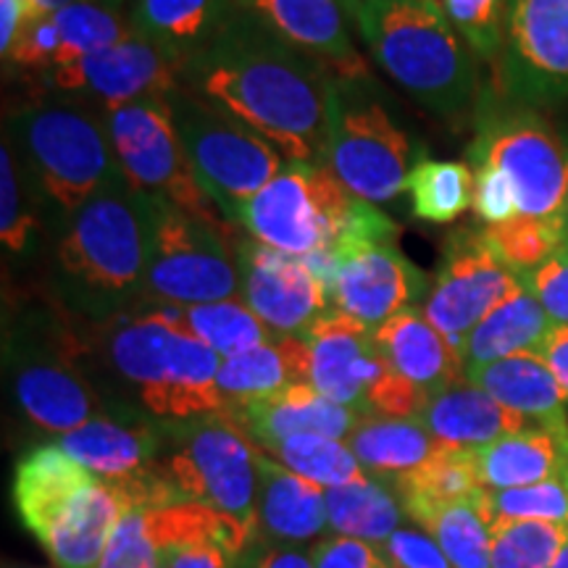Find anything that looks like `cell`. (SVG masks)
<instances>
[{
	"label": "cell",
	"mask_w": 568,
	"mask_h": 568,
	"mask_svg": "<svg viewBox=\"0 0 568 568\" xmlns=\"http://www.w3.org/2000/svg\"><path fill=\"white\" fill-rule=\"evenodd\" d=\"M539 355L550 366V372L556 374L558 385L564 387L568 397V324H552L550 335L545 337L542 347H539Z\"/></svg>",
	"instance_id": "cell-50"
},
{
	"label": "cell",
	"mask_w": 568,
	"mask_h": 568,
	"mask_svg": "<svg viewBox=\"0 0 568 568\" xmlns=\"http://www.w3.org/2000/svg\"><path fill=\"white\" fill-rule=\"evenodd\" d=\"M468 161L508 176L521 216L564 224L568 151L537 109L506 95H481Z\"/></svg>",
	"instance_id": "cell-10"
},
{
	"label": "cell",
	"mask_w": 568,
	"mask_h": 568,
	"mask_svg": "<svg viewBox=\"0 0 568 568\" xmlns=\"http://www.w3.org/2000/svg\"><path fill=\"white\" fill-rule=\"evenodd\" d=\"M19 172V159L13 153L11 142L6 140L3 148H0V237H3L6 251L13 255L27 253L32 247L34 230H38V219L32 213V195L24 193L27 180H21Z\"/></svg>",
	"instance_id": "cell-44"
},
{
	"label": "cell",
	"mask_w": 568,
	"mask_h": 568,
	"mask_svg": "<svg viewBox=\"0 0 568 568\" xmlns=\"http://www.w3.org/2000/svg\"><path fill=\"white\" fill-rule=\"evenodd\" d=\"M274 460L295 471L297 477L314 481V485L332 489L347 481L364 477L366 468L355 458L345 439H332L322 435H295L264 447Z\"/></svg>",
	"instance_id": "cell-37"
},
{
	"label": "cell",
	"mask_w": 568,
	"mask_h": 568,
	"mask_svg": "<svg viewBox=\"0 0 568 568\" xmlns=\"http://www.w3.org/2000/svg\"><path fill=\"white\" fill-rule=\"evenodd\" d=\"M301 339L308 351V385L358 416L372 414L368 395L387 368L376 329L329 308Z\"/></svg>",
	"instance_id": "cell-20"
},
{
	"label": "cell",
	"mask_w": 568,
	"mask_h": 568,
	"mask_svg": "<svg viewBox=\"0 0 568 568\" xmlns=\"http://www.w3.org/2000/svg\"><path fill=\"white\" fill-rule=\"evenodd\" d=\"M13 397L34 426L61 437L98 414V395L74 366V339L42 311H30L6 337Z\"/></svg>",
	"instance_id": "cell-13"
},
{
	"label": "cell",
	"mask_w": 568,
	"mask_h": 568,
	"mask_svg": "<svg viewBox=\"0 0 568 568\" xmlns=\"http://www.w3.org/2000/svg\"><path fill=\"white\" fill-rule=\"evenodd\" d=\"M376 345L387 366L426 397H435L464 379L460 353L439 335L418 305L382 324L376 329Z\"/></svg>",
	"instance_id": "cell-23"
},
{
	"label": "cell",
	"mask_w": 568,
	"mask_h": 568,
	"mask_svg": "<svg viewBox=\"0 0 568 568\" xmlns=\"http://www.w3.org/2000/svg\"><path fill=\"white\" fill-rule=\"evenodd\" d=\"M153 195L119 176L69 216L59 240L55 282L71 308L116 318L145 287L153 243Z\"/></svg>",
	"instance_id": "cell-2"
},
{
	"label": "cell",
	"mask_w": 568,
	"mask_h": 568,
	"mask_svg": "<svg viewBox=\"0 0 568 568\" xmlns=\"http://www.w3.org/2000/svg\"><path fill=\"white\" fill-rule=\"evenodd\" d=\"M103 122L122 174L132 187L222 226V211L195 180L166 98H142L105 109Z\"/></svg>",
	"instance_id": "cell-15"
},
{
	"label": "cell",
	"mask_w": 568,
	"mask_h": 568,
	"mask_svg": "<svg viewBox=\"0 0 568 568\" xmlns=\"http://www.w3.org/2000/svg\"><path fill=\"white\" fill-rule=\"evenodd\" d=\"M564 479H566V485H568V466H566V474H564Z\"/></svg>",
	"instance_id": "cell-57"
},
{
	"label": "cell",
	"mask_w": 568,
	"mask_h": 568,
	"mask_svg": "<svg viewBox=\"0 0 568 568\" xmlns=\"http://www.w3.org/2000/svg\"><path fill=\"white\" fill-rule=\"evenodd\" d=\"M174 453L166 479L176 500L216 510L251 545L258 531V447L230 410L169 424Z\"/></svg>",
	"instance_id": "cell-8"
},
{
	"label": "cell",
	"mask_w": 568,
	"mask_h": 568,
	"mask_svg": "<svg viewBox=\"0 0 568 568\" xmlns=\"http://www.w3.org/2000/svg\"><path fill=\"white\" fill-rule=\"evenodd\" d=\"M258 531L276 545H301L329 531L326 489L297 477L258 447Z\"/></svg>",
	"instance_id": "cell-26"
},
{
	"label": "cell",
	"mask_w": 568,
	"mask_h": 568,
	"mask_svg": "<svg viewBox=\"0 0 568 568\" xmlns=\"http://www.w3.org/2000/svg\"><path fill=\"white\" fill-rule=\"evenodd\" d=\"M316 568H395L387 552L353 537L326 535L311 548Z\"/></svg>",
	"instance_id": "cell-47"
},
{
	"label": "cell",
	"mask_w": 568,
	"mask_h": 568,
	"mask_svg": "<svg viewBox=\"0 0 568 568\" xmlns=\"http://www.w3.org/2000/svg\"><path fill=\"white\" fill-rule=\"evenodd\" d=\"M397 234L400 230L387 213L355 197L337 240L326 247L335 266L326 290L332 308L379 329L429 295V276L406 258Z\"/></svg>",
	"instance_id": "cell-7"
},
{
	"label": "cell",
	"mask_w": 568,
	"mask_h": 568,
	"mask_svg": "<svg viewBox=\"0 0 568 568\" xmlns=\"http://www.w3.org/2000/svg\"><path fill=\"white\" fill-rule=\"evenodd\" d=\"M234 9V0H134L130 27L184 67L222 32Z\"/></svg>",
	"instance_id": "cell-29"
},
{
	"label": "cell",
	"mask_w": 568,
	"mask_h": 568,
	"mask_svg": "<svg viewBox=\"0 0 568 568\" xmlns=\"http://www.w3.org/2000/svg\"><path fill=\"white\" fill-rule=\"evenodd\" d=\"M27 19H30L27 0H0V53H3V59L9 55Z\"/></svg>",
	"instance_id": "cell-51"
},
{
	"label": "cell",
	"mask_w": 568,
	"mask_h": 568,
	"mask_svg": "<svg viewBox=\"0 0 568 568\" xmlns=\"http://www.w3.org/2000/svg\"><path fill=\"white\" fill-rule=\"evenodd\" d=\"M182 316L184 326H187L203 345H209L213 353L222 355V358H232V355L245 353L251 351V347H258L276 337L268 332V326L247 308L243 297L190 305V308H182Z\"/></svg>",
	"instance_id": "cell-38"
},
{
	"label": "cell",
	"mask_w": 568,
	"mask_h": 568,
	"mask_svg": "<svg viewBox=\"0 0 568 568\" xmlns=\"http://www.w3.org/2000/svg\"><path fill=\"white\" fill-rule=\"evenodd\" d=\"M13 503L55 568H98L126 503L59 445L27 453L13 471Z\"/></svg>",
	"instance_id": "cell-4"
},
{
	"label": "cell",
	"mask_w": 568,
	"mask_h": 568,
	"mask_svg": "<svg viewBox=\"0 0 568 568\" xmlns=\"http://www.w3.org/2000/svg\"><path fill=\"white\" fill-rule=\"evenodd\" d=\"M464 376L527 422L568 435V397L539 353H518L493 364L466 368Z\"/></svg>",
	"instance_id": "cell-25"
},
{
	"label": "cell",
	"mask_w": 568,
	"mask_h": 568,
	"mask_svg": "<svg viewBox=\"0 0 568 568\" xmlns=\"http://www.w3.org/2000/svg\"><path fill=\"white\" fill-rule=\"evenodd\" d=\"M564 245H568V180H566V201H564Z\"/></svg>",
	"instance_id": "cell-55"
},
{
	"label": "cell",
	"mask_w": 568,
	"mask_h": 568,
	"mask_svg": "<svg viewBox=\"0 0 568 568\" xmlns=\"http://www.w3.org/2000/svg\"><path fill=\"white\" fill-rule=\"evenodd\" d=\"M71 458L80 460L95 477L122 481L151 471L155 453L161 447L159 432L132 414L95 416L80 429L55 437Z\"/></svg>",
	"instance_id": "cell-24"
},
{
	"label": "cell",
	"mask_w": 568,
	"mask_h": 568,
	"mask_svg": "<svg viewBox=\"0 0 568 568\" xmlns=\"http://www.w3.org/2000/svg\"><path fill=\"white\" fill-rule=\"evenodd\" d=\"M445 13L479 61L500 59L508 0H445Z\"/></svg>",
	"instance_id": "cell-43"
},
{
	"label": "cell",
	"mask_w": 568,
	"mask_h": 568,
	"mask_svg": "<svg viewBox=\"0 0 568 568\" xmlns=\"http://www.w3.org/2000/svg\"><path fill=\"white\" fill-rule=\"evenodd\" d=\"M159 566V550L148 529V508L126 506L111 531L98 568H153Z\"/></svg>",
	"instance_id": "cell-45"
},
{
	"label": "cell",
	"mask_w": 568,
	"mask_h": 568,
	"mask_svg": "<svg viewBox=\"0 0 568 568\" xmlns=\"http://www.w3.org/2000/svg\"><path fill=\"white\" fill-rule=\"evenodd\" d=\"M521 280L552 324H568V245L558 247L535 272L521 274Z\"/></svg>",
	"instance_id": "cell-46"
},
{
	"label": "cell",
	"mask_w": 568,
	"mask_h": 568,
	"mask_svg": "<svg viewBox=\"0 0 568 568\" xmlns=\"http://www.w3.org/2000/svg\"><path fill=\"white\" fill-rule=\"evenodd\" d=\"M230 416L261 450L295 435L347 439L361 422L355 410L337 406L335 400L324 397L308 382L282 389V393L266 397V400L234 408L230 410Z\"/></svg>",
	"instance_id": "cell-22"
},
{
	"label": "cell",
	"mask_w": 568,
	"mask_h": 568,
	"mask_svg": "<svg viewBox=\"0 0 568 568\" xmlns=\"http://www.w3.org/2000/svg\"><path fill=\"white\" fill-rule=\"evenodd\" d=\"M382 550L395 568H456L424 529H397Z\"/></svg>",
	"instance_id": "cell-49"
},
{
	"label": "cell",
	"mask_w": 568,
	"mask_h": 568,
	"mask_svg": "<svg viewBox=\"0 0 568 568\" xmlns=\"http://www.w3.org/2000/svg\"><path fill=\"white\" fill-rule=\"evenodd\" d=\"M180 82L258 132L284 159L326 163L335 77L253 13L234 9L222 32L184 63Z\"/></svg>",
	"instance_id": "cell-1"
},
{
	"label": "cell",
	"mask_w": 568,
	"mask_h": 568,
	"mask_svg": "<svg viewBox=\"0 0 568 568\" xmlns=\"http://www.w3.org/2000/svg\"><path fill=\"white\" fill-rule=\"evenodd\" d=\"M353 201L329 163L287 161V166L245 203L237 224L258 243L305 258L332 247Z\"/></svg>",
	"instance_id": "cell-14"
},
{
	"label": "cell",
	"mask_w": 568,
	"mask_h": 568,
	"mask_svg": "<svg viewBox=\"0 0 568 568\" xmlns=\"http://www.w3.org/2000/svg\"><path fill=\"white\" fill-rule=\"evenodd\" d=\"M361 466L376 477H400L426 464L439 445L418 418L368 414L345 439Z\"/></svg>",
	"instance_id": "cell-33"
},
{
	"label": "cell",
	"mask_w": 568,
	"mask_h": 568,
	"mask_svg": "<svg viewBox=\"0 0 568 568\" xmlns=\"http://www.w3.org/2000/svg\"><path fill=\"white\" fill-rule=\"evenodd\" d=\"M234 6L322 61L335 80H368L347 21L353 0H234Z\"/></svg>",
	"instance_id": "cell-21"
},
{
	"label": "cell",
	"mask_w": 568,
	"mask_h": 568,
	"mask_svg": "<svg viewBox=\"0 0 568 568\" xmlns=\"http://www.w3.org/2000/svg\"><path fill=\"white\" fill-rule=\"evenodd\" d=\"M308 382V351L301 337H274L222 361L216 385L226 410L266 400L282 389Z\"/></svg>",
	"instance_id": "cell-30"
},
{
	"label": "cell",
	"mask_w": 568,
	"mask_h": 568,
	"mask_svg": "<svg viewBox=\"0 0 568 568\" xmlns=\"http://www.w3.org/2000/svg\"><path fill=\"white\" fill-rule=\"evenodd\" d=\"M368 80H335L329 98L326 163L358 201L379 205L406 190L410 169L424 159L385 103L366 90Z\"/></svg>",
	"instance_id": "cell-11"
},
{
	"label": "cell",
	"mask_w": 568,
	"mask_h": 568,
	"mask_svg": "<svg viewBox=\"0 0 568 568\" xmlns=\"http://www.w3.org/2000/svg\"><path fill=\"white\" fill-rule=\"evenodd\" d=\"M550 329V316L545 314L527 284H521L514 295L489 311L477 329L466 337L460 347L464 372L518 353H539Z\"/></svg>",
	"instance_id": "cell-31"
},
{
	"label": "cell",
	"mask_w": 568,
	"mask_h": 568,
	"mask_svg": "<svg viewBox=\"0 0 568 568\" xmlns=\"http://www.w3.org/2000/svg\"><path fill=\"white\" fill-rule=\"evenodd\" d=\"M240 297L276 337H301L332 308L324 284L308 264L255 237L234 234Z\"/></svg>",
	"instance_id": "cell-18"
},
{
	"label": "cell",
	"mask_w": 568,
	"mask_h": 568,
	"mask_svg": "<svg viewBox=\"0 0 568 568\" xmlns=\"http://www.w3.org/2000/svg\"><path fill=\"white\" fill-rule=\"evenodd\" d=\"M166 101L197 184L226 222L237 224L245 203L261 193L287 161L258 132L205 103L182 82Z\"/></svg>",
	"instance_id": "cell-9"
},
{
	"label": "cell",
	"mask_w": 568,
	"mask_h": 568,
	"mask_svg": "<svg viewBox=\"0 0 568 568\" xmlns=\"http://www.w3.org/2000/svg\"><path fill=\"white\" fill-rule=\"evenodd\" d=\"M485 503L493 521H545L568 527V485L564 477L495 493L487 489Z\"/></svg>",
	"instance_id": "cell-42"
},
{
	"label": "cell",
	"mask_w": 568,
	"mask_h": 568,
	"mask_svg": "<svg viewBox=\"0 0 568 568\" xmlns=\"http://www.w3.org/2000/svg\"><path fill=\"white\" fill-rule=\"evenodd\" d=\"M53 19L61 34L59 67H69V63L88 59L92 53L105 51V48L116 45L132 32L111 9L90 3V0H77L67 9L55 11Z\"/></svg>",
	"instance_id": "cell-40"
},
{
	"label": "cell",
	"mask_w": 568,
	"mask_h": 568,
	"mask_svg": "<svg viewBox=\"0 0 568 568\" xmlns=\"http://www.w3.org/2000/svg\"><path fill=\"white\" fill-rule=\"evenodd\" d=\"M153 568H163V566H161V564H159V566H153Z\"/></svg>",
	"instance_id": "cell-58"
},
{
	"label": "cell",
	"mask_w": 568,
	"mask_h": 568,
	"mask_svg": "<svg viewBox=\"0 0 568 568\" xmlns=\"http://www.w3.org/2000/svg\"><path fill=\"white\" fill-rule=\"evenodd\" d=\"M487 489L464 500L445 503L416 518L426 535L439 545L456 568H493L489 566V529L493 518L485 503Z\"/></svg>",
	"instance_id": "cell-35"
},
{
	"label": "cell",
	"mask_w": 568,
	"mask_h": 568,
	"mask_svg": "<svg viewBox=\"0 0 568 568\" xmlns=\"http://www.w3.org/2000/svg\"><path fill=\"white\" fill-rule=\"evenodd\" d=\"M27 3H30V17H34V13H55L77 0H27Z\"/></svg>",
	"instance_id": "cell-53"
},
{
	"label": "cell",
	"mask_w": 568,
	"mask_h": 568,
	"mask_svg": "<svg viewBox=\"0 0 568 568\" xmlns=\"http://www.w3.org/2000/svg\"><path fill=\"white\" fill-rule=\"evenodd\" d=\"M90 3H98V6H103V9H119V6L124 3V0H90Z\"/></svg>",
	"instance_id": "cell-56"
},
{
	"label": "cell",
	"mask_w": 568,
	"mask_h": 568,
	"mask_svg": "<svg viewBox=\"0 0 568 568\" xmlns=\"http://www.w3.org/2000/svg\"><path fill=\"white\" fill-rule=\"evenodd\" d=\"M418 422L432 432L437 443L468 447V450H477V447H485L510 435V432L529 426L527 418L500 406L493 395L471 385L466 376L443 393L429 397L418 414Z\"/></svg>",
	"instance_id": "cell-27"
},
{
	"label": "cell",
	"mask_w": 568,
	"mask_h": 568,
	"mask_svg": "<svg viewBox=\"0 0 568 568\" xmlns=\"http://www.w3.org/2000/svg\"><path fill=\"white\" fill-rule=\"evenodd\" d=\"M400 497L403 510L410 521L426 510L445 506V503L464 500V497L479 495L481 481L477 471V458L468 447L439 445V450L426 464L400 477H387Z\"/></svg>",
	"instance_id": "cell-34"
},
{
	"label": "cell",
	"mask_w": 568,
	"mask_h": 568,
	"mask_svg": "<svg viewBox=\"0 0 568 568\" xmlns=\"http://www.w3.org/2000/svg\"><path fill=\"white\" fill-rule=\"evenodd\" d=\"M481 487L514 489L558 479L568 466V435L548 426H524L474 450Z\"/></svg>",
	"instance_id": "cell-28"
},
{
	"label": "cell",
	"mask_w": 568,
	"mask_h": 568,
	"mask_svg": "<svg viewBox=\"0 0 568 568\" xmlns=\"http://www.w3.org/2000/svg\"><path fill=\"white\" fill-rule=\"evenodd\" d=\"M105 351L113 372L138 389L140 403L159 422L176 424L226 410L216 385L224 358L184 326L182 308L155 305L119 318Z\"/></svg>",
	"instance_id": "cell-5"
},
{
	"label": "cell",
	"mask_w": 568,
	"mask_h": 568,
	"mask_svg": "<svg viewBox=\"0 0 568 568\" xmlns=\"http://www.w3.org/2000/svg\"><path fill=\"white\" fill-rule=\"evenodd\" d=\"M521 274L487 245L485 230L460 226L445 240L424 314L460 353L481 318L521 287Z\"/></svg>",
	"instance_id": "cell-16"
},
{
	"label": "cell",
	"mask_w": 568,
	"mask_h": 568,
	"mask_svg": "<svg viewBox=\"0 0 568 568\" xmlns=\"http://www.w3.org/2000/svg\"><path fill=\"white\" fill-rule=\"evenodd\" d=\"M326 516L329 535L353 537L376 548H385L408 518L389 479L368 471L347 485L326 489Z\"/></svg>",
	"instance_id": "cell-32"
},
{
	"label": "cell",
	"mask_w": 568,
	"mask_h": 568,
	"mask_svg": "<svg viewBox=\"0 0 568 568\" xmlns=\"http://www.w3.org/2000/svg\"><path fill=\"white\" fill-rule=\"evenodd\" d=\"M251 568H316L311 550L295 545H274L253 560Z\"/></svg>",
	"instance_id": "cell-52"
},
{
	"label": "cell",
	"mask_w": 568,
	"mask_h": 568,
	"mask_svg": "<svg viewBox=\"0 0 568 568\" xmlns=\"http://www.w3.org/2000/svg\"><path fill=\"white\" fill-rule=\"evenodd\" d=\"M406 193L414 216L429 224H453L474 205L477 172L460 161L424 159L410 169Z\"/></svg>",
	"instance_id": "cell-36"
},
{
	"label": "cell",
	"mask_w": 568,
	"mask_h": 568,
	"mask_svg": "<svg viewBox=\"0 0 568 568\" xmlns=\"http://www.w3.org/2000/svg\"><path fill=\"white\" fill-rule=\"evenodd\" d=\"M474 211L487 226L506 224L510 219L521 216L514 184L500 169L479 166L477 169V195H474Z\"/></svg>",
	"instance_id": "cell-48"
},
{
	"label": "cell",
	"mask_w": 568,
	"mask_h": 568,
	"mask_svg": "<svg viewBox=\"0 0 568 568\" xmlns=\"http://www.w3.org/2000/svg\"><path fill=\"white\" fill-rule=\"evenodd\" d=\"M485 240L514 272L527 274L564 247V224L516 216L506 224L485 226Z\"/></svg>",
	"instance_id": "cell-41"
},
{
	"label": "cell",
	"mask_w": 568,
	"mask_h": 568,
	"mask_svg": "<svg viewBox=\"0 0 568 568\" xmlns=\"http://www.w3.org/2000/svg\"><path fill=\"white\" fill-rule=\"evenodd\" d=\"M353 19L374 61L424 109L453 119L479 103L477 55L437 0H353Z\"/></svg>",
	"instance_id": "cell-3"
},
{
	"label": "cell",
	"mask_w": 568,
	"mask_h": 568,
	"mask_svg": "<svg viewBox=\"0 0 568 568\" xmlns=\"http://www.w3.org/2000/svg\"><path fill=\"white\" fill-rule=\"evenodd\" d=\"M153 243L142 297L153 305H190L240 297V268L224 224H211L153 197Z\"/></svg>",
	"instance_id": "cell-12"
},
{
	"label": "cell",
	"mask_w": 568,
	"mask_h": 568,
	"mask_svg": "<svg viewBox=\"0 0 568 568\" xmlns=\"http://www.w3.org/2000/svg\"><path fill=\"white\" fill-rule=\"evenodd\" d=\"M180 61L130 32L105 51L42 71L40 82L61 95L95 98L105 111L142 98H169L180 88Z\"/></svg>",
	"instance_id": "cell-19"
},
{
	"label": "cell",
	"mask_w": 568,
	"mask_h": 568,
	"mask_svg": "<svg viewBox=\"0 0 568 568\" xmlns=\"http://www.w3.org/2000/svg\"><path fill=\"white\" fill-rule=\"evenodd\" d=\"M497 77L508 101L568 103V0H508Z\"/></svg>",
	"instance_id": "cell-17"
},
{
	"label": "cell",
	"mask_w": 568,
	"mask_h": 568,
	"mask_svg": "<svg viewBox=\"0 0 568 568\" xmlns=\"http://www.w3.org/2000/svg\"><path fill=\"white\" fill-rule=\"evenodd\" d=\"M11 132L30 190L67 216L124 176L103 116L80 98L34 103L13 116Z\"/></svg>",
	"instance_id": "cell-6"
},
{
	"label": "cell",
	"mask_w": 568,
	"mask_h": 568,
	"mask_svg": "<svg viewBox=\"0 0 568 568\" xmlns=\"http://www.w3.org/2000/svg\"><path fill=\"white\" fill-rule=\"evenodd\" d=\"M568 539V527L545 521H493L489 566L550 568Z\"/></svg>",
	"instance_id": "cell-39"
},
{
	"label": "cell",
	"mask_w": 568,
	"mask_h": 568,
	"mask_svg": "<svg viewBox=\"0 0 568 568\" xmlns=\"http://www.w3.org/2000/svg\"><path fill=\"white\" fill-rule=\"evenodd\" d=\"M550 568H568V539H566L564 548H560V552L556 556V560H552V566H550Z\"/></svg>",
	"instance_id": "cell-54"
}]
</instances>
